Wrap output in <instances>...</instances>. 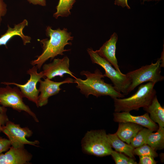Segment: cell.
<instances>
[{
  "label": "cell",
  "instance_id": "obj_1",
  "mask_svg": "<svg viewBox=\"0 0 164 164\" xmlns=\"http://www.w3.org/2000/svg\"><path fill=\"white\" fill-rule=\"evenodd\" d=\"M46 36L49 39H38L41 43L43 49L42 53L37 58L31 61L30 64L36 65L37 69H40L43 64L49 59L51 60L58 55H63L64 52L70 50L64 49L67 45H71L69 42L73 40V37L71 36V33L69 32L66 28L61 29L59 28L54 30L50 26L47 27L46 30Z\"/></svg>",
  "mask_w": 164,
  "mask_h": 164
},
{
  "label": "cell",
  "instance_id": "obj_2",
  "mask_svg": "<svg viewBox=\"0 0 164 164\" xmlns=\"http://www.w3.org/2000/svg\"><path fill=\"white\" fill-rule=\"evenodd\" d=\"M80 74L85 76L86 79L83 80L76 78L74 80V83L77 84L76 87L86 97L90 95L97 97L109 96L113 99L124 97V95L118 92L112 84L105 82L103 79L105 77L99 69H97L94 73L84 70Z\"/></svg>",
  "mask_w": 164,
  "mask_h": 164
},
{
  "label": "cell",
  "instance_id": "obj_3",
  "mask_svg": "<svg viewBox=\"0 0 164 164\" xmlns=\"http://www.w3.org/2000/svg\"><path fill=\"white\" fill-rule=\"evenodd\" d=\"M155 84L148 82L141 84L137 91L131 96L126 98L113 99L114 112L138 111L140 108L149 105L156 95V91L154 88Z\"/></svg>",
  "mask_w": 164,
  "mask_h": 164
},
{
  "label": "cell",
  "instance_id": "obj_4",
  "mask_svg": "<svg viewBox=\"0 0 164 164\" xmlns=\"http://www.w3.org/2000/svg\"><path fill=\"white\" fill-rule=\"evenodd\" d=\"M107 135L104 129L88 131L81 141L83 151L98 157L110 155L113 150L108 142Z\"/></svg>",
  "mask_w": 164,
  "mask_h": 164
},
{
  "label": "cell",
  "instance_id": "obj_5",
  "mask_svg": "<svg viewBox=\"0 0 164 164\" xmlns=\"http://www.w3.org/2000/svg\"><path fill=\"white\" fill-rule=\"evenodd\" d=\"M87 51L92 63L98 64L104 69L105 71L104 74V77L110 79L116 89L124 95L128 94L131 81L127 74L118 72L108 61L100 56L92 48H88Z\"/></svg>",
  "mask_w": 164,
  "mask_h": 164
},
{
  "label": "cell",
  "instance_id": "obj_6",
  "mask_svg": "<svg viewBox=\"0 0 164 164\" xmlns=\"http://www.w3.org/2000/svg\"><path fill=\"white\" fill-rule=\"evenodd\" d=\"M161 60L158 59L156 62L150 65L143 66L136 70L130 71L126 74L131 80V84L128 89L129 93L137 86L145 82L155 84L164 80L161 75Z\"/></svg>",
  "mask_w": 164,
  "mask_h": 164
},
{
  "label": "cell",
  "instance_id": "obj_7",
  "mask_svg": "<svg viewBox=\"0 0 164 164\" xmlns=\"http://www.w3.org/2000/svg\"><path fill=\"white\" fill-rule=\"evenodd\" d=\"M23 96L18 87L12 88L8 85L0 87V105L12 108L19 112L24 111L31 116L35 121L39 120L36 114L24 102Z\"/></svg>",
  "mask_w": 164,
  "mask_h": 164
},
{
  "label": "cell",
  "instance_id": "obj_8",
  "mask_svg": "<svg viewBox=\"0 0 164 164\" xmlns=\"http://www.w3.org/2000/svg\"><path fill=\"white\" fill-rule=\"evenodd\" d=\"M2 132L8 137L11 146L15 148L24 146L25 144L37 146L39 144L38 140L30 141L26 138L31 136L32 131L27 127L22 128L20 125L9 120L2 128Z\"/></svg>",
  "mask_w": 164,
  "mask_h": 164
},
{
  "label": "cell",
  "instance_id": "obj_9",
  "mask_svg": "<svg viewBox=\"0 0 164 164\" xmlns=\"http://www.w3.org/2000/svg\"><path fill=\"white\" fill-rule=\"evenodd\" d=\"M37 68L34 66L27 71V73L30 75L29 80L25 84H20L14 82H4L2 83L5 85L13 84L19 88L23 97L34 102L38 107V102L39 90L36 88V84L41 78H44L43 71L37 72Z\"/></svg>",
  "mask_w": 164,
  "mask_h": 164
},
{
  "label": "cell",
  "instance_id": "obj_10",
  "mask_svg": "<svg viewBox=\"0 0 164 164\" xmlns=\"http://www.w3.org/2000/svg\"><path fill=\"white\" fill-rule=\"evenodd\" d=\"M39 82V86L38 90L40 94L39 96L38 106V107H41L47 104L49 97L59 92L61 90L60 87L61 85L64 84L74 83V80L68 77L63 81L57 82L46 78L43 81L40 80Z\"/></svg>",
  "mask_w": 164,
  "mask_h": 164
},
{
  "label": "cell",
  "instance_id": "obj_11",
  "mask_svg": "<svg viewBox=\"0 0 164 164\" xmlns=\"http://www.w3.org/2000/svg\"><path fill=\"white\" fill-rule=\"evenodd\" d=\"M70 60L65 56L62 59H55L53 61L43 66V72L45 77L51 79L59 76L63 77L65 74H68L74 78L76 77L69 69Z\"/></svg>",
  "mask_w": 164,
  "mask_h": 164
},
{
  "label": "cell",
  "instance_id": "obj_12",
  "mask_svg": "<svg viewBox=\"0 0 164 164\" xmlns=\"http://www.w3.org/2000/svg\"><path fill=\"white\" fill-rule=\"evenodd\" d=\"M113 120L117 122H131L140 125L153 131H156L159 126L150 118L148 113L139 116L131 114L130 112H114Z\"/></svg>",
  "mask_w": 164,
  "mask_h": 164
},
{
  "label": "cell",
  "instance_id": "obj_13",
  "mask_svg": "<svg viewBox=\"0 0 164 164\" xmlns=\"http://www.w3.org/2000/svg\"><path fill=\"white\" fill-rule=\"evenodd\" d=\"M32 157L24 146L18 148L11 146L5 153L0 154V164H29Z\"/></svg>",
  "mask_w": 164,
  "mask_h": 164
},
{
  "label": "cell",
  "instance_id": "obj_14",
  "mask_svg": "<svg viewBox=\"0 0 164 164\" xmlns=\"http://www.w3.org/2000/svg\"><path fill=\"white\" fill-rule=\"evenodd\" d=\"M118 36L114 32L110 39L105 42L97 50L95 51L101 57L108 61L118 72L121 73L115 56L116 43Z\"/></svg>",
  "mask_w": 164,
  "mask_h": 164
},
{
  "label": "cell",
  "instance_id": "obj_15",
  "mask_svg": "<svg viewBox=\"0 0 164 164\" xmlns=\"http://www.w3.org/2000/svg\"><path fill=\"white\" fill-rule=\"evenodd\" d=\"M28 21L25 19L22 22L15 24L13 28L10 27L8 25V29L6 32L0 37V46L5 45L7 48V44L8 42L14 36H18L22 39L23 44L30 43L31 39L29 36L25 35L23 32L24 29L26 26H28Z\"/></svg>",
  "mask_w": 164,
  "mask_h": 164
},
{
  "label": "cell",
  "instance_id": "obj_16",
  "mask_svg": "<svg viewBox=\"0 0 164 164\" xmlns=\"http://www.w3.org/2000/svg\"><path fill=\"white\" fill-rule=\"evenodd\" d=\"M143 128L142 126L134 123L119 122L115 133L122 141L130 144L132 139Z\"/></svg>",
  "mask_w": 164,
  "mask_h": 164
},
{
  "label": "cell",
  "instance_id": "obj_17",
  "mask_svg": "<svg viewBox=\"0 0 164 164\" xmlns=\"http://www.w3.org/2000/svg\"><path fill=\"white\" fill-rule=\"evenodd\" d=\"M143 108L150 114L151 119L157 123L159 127H164V108L159 102L156 95L149 105Z\"/></svg>",
  "mask_w": 164,
  "mask_h": 164
},
{
  "label": "cell",
  "instance_id": "obj_18",
  "mask_svg": "<svg viewBox=\"0 0 164 164\" xmlns=\"http://www.w3.org/2000/svg\"><path fill=\"white\" fill-rule=\"evenodd\" d=\"M108 142L112 148L117 152L123 153L129 157L135 159L133 151L134 148L131 144L125 143L115 133L107 135Z\"/></svg>",
  "mask_w": 164,
  "mask_h": 164
},
{
  "label": "cell",
  "instance_id": "obj_19",
  "mask_svg": "<svg viewBox=\"0 0 164 164\" xmlns=\"http://www.w3.org/2000/svg\"><path fill=\"white\" fill-rule=\"evenodd\" d=\"M146 144L155 150L164 148V127H159L156 132L150 133L147 136Z\"/></svg>",
  "mask_w": 164,
  "mask_h": 164
},
{
  "label": "cell",
  "instance_id": "obj_20",
  "mask_svg": "<svg viewBox=\"0 0 164 164\" xmlns=\"http://www.w3.org/2000/svg\"><path fill=\"white\" fill-rule=\"evenodd\" d=\"M76 0H59L56 8V11L53 14V17L57 19L59 17H67L71 14L70 10Z\"/></svg>",
  "mask_w": 164,
  "mask_h": 164
},
{
  "label": "cell",
  "instance_id": "obj_21",
  "mask_svg": "<svg viewBox=\"0 0 164 164\" xmlns=\"http://www.w3.org/2000/svg\"><path fill=\"white\" fill-rule=\"evenodd\" d=\"M153 132L147 128H143L132 139L130 144L134 148L146 144V140L148 135Z\"/></svg>",
  "mask_w": 164,
  "mask_h": 164
},
{
  "label": "cell",
  "instance_id": "obj_22",
  "mask_svg": "<svg viewBox=\"0 0 164 164\" xmlns=\"http://www.w3.org/2000/svg\"><path fill=\"white\" fill-rule=\"evenodd\" d=\"M134 154L138 156L149 155L154 158L157 157L158 155L156 151L147 144H144L138 147L135 148Z\"/></svg>",
  "mask_w": 164,
  "mask_h": 164
},
{
  "label": "cell",
  "instance_id": "obj_23",
  "mask_svg": "<svg viewBox=\"0 0 164 164\" xmlns=\"http://www.w3.org/2000/svg\"><path fill=\"white\" fill-rule=\"evenodd\" d=\"M111 155L116 164H136L135 159L128 157L122 153L112 150Z\"/></svg>",
  "mask_w": 164,
  "mask_h": 164
},
{
  "label": "cell",
  "instance_id": "obj_24",
  "mask_svg": "<svg viewBox=\"0 0 164 164\" xmlns=\"http://www.w3.org/2000/svg\"><path fill=\"white\" fill-rule=\"evenodd\" d=\"M11 146L10 142L9 139L0 136V154L8 151Z\"/></svg>",
  "mask_w": 164,
  "mask_h": 164
},
{
  "label": "cell",
  "instance_id": "obj_25",
  "mask_svg": "<svg viewBox=\"0 0 164 164\" xmlns=\"http://www.w3.org/2000/svg\"><path fill=\"white\" fill-rule=\"evenodd\" d=\"M139 164H156L157 162L154 158L149 155L139 156Z\"/></svg>",
  "mask_w": 164,
  "mask_h": 164
},
{
  "label": "cell",
  "instance_id": "obj_26",
  "mask_svg": "<svg viewBox=\"0 0 164 164\" xmlns=\"http://www.w3.org/2000/svg\"><path fill=\"white\" fill-rule=\"evenodd\" d=\"M6 112V108L3 111H0V132H2L3 127L9 121Z\"/></svg>",
  "mask_w": 164,
  "mask_h": 164
},
{
  "label": "cell",
  "instance_id": "obj_27",
  "mask_svg": "<svg viewBox=\"0 0 164 164\" xmlns=\"http://www.w3.org/2000/svg\"><path fill=\"white\" fill-rule=\"evenodd\" d=\"M7 6L4 0H0V26L2 20V17L5 16L7 12Z\"/></svg>",
  "mask_w": 164,
  "mask_h": 164
},
{
  "label": "cell",
  "instance_id": "obj_28",
  "mask_svg": "<svg viewBox=\"0 0 164 164\" xmlns=\"http://www.w3.org/2000/svg\"><path fill=\"white\" fill-rule=\"evenodd\" d=\"M114 4L124 8L126 7L128 9L130 8L128 3V0H115Z\"/></svg>",
  "mask_w": 164,
  "mask_h": 164
},
{
  "label": "cell",
  "instance_id": "obj_29",
  "mask_svg": "<svg viewBox=\"0 0 164 164\" xmlns=\"http://www.w3.org/2000/svg\"><path fill=\"white\" fill-rule=\"evenodd\" d=\"M30 4L44 6L46 5V0H27Z\"/></svg>",
  "mask_w": 164,
  "mask_h": 164
},
{
  "label": "cell",
  "instance_id": "obj_30",
  "mask_svg": "<svg viewBox=\"0 0 164 164\" xmlns=\"http://www.w3.org/2000/svg\"><path fill=\"white\" fill-rule=\"evenodd\" d=\"M5 108V107H4L3 106H0V111H3Z\"/></svg>",
  "mask_w": 164,
  "mask_h": 164
},
{
  "label": "cell",
  "instance_id": "obj_31",
  "mask_svg": "<svg viewBox=\"0 0 164 164\" xmlns=\"http://www.w3.org/2000/svg\"><path fill=\"white\" fill-rule=\"evenodd\" d=\"M143 1H152V0H155V1H159L160 0H142Z\"/></svg>",
  "mask_w": 164,
  "mask_h": 164
}]
</instances>
